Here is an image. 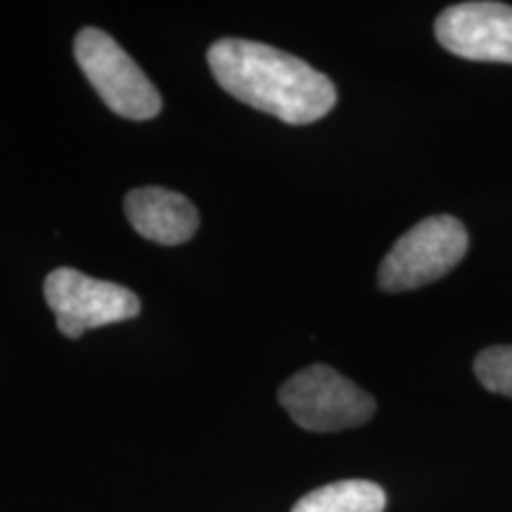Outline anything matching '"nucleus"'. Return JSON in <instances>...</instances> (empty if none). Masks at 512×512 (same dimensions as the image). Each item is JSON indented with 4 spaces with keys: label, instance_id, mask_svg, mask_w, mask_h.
Returning <instances> with one entry per match:
<instances>
[{
    "label": "nucleus",
    "instance_id": "nucleus-1",
    "mask_svg": "<svg viewBox=\"0 0 512 512\" xmlns=\"http://www.w3.org/2000/svg\"><path fill=\"white\" fill-rule=\"evenodd\" d=\"M207 62L223 91L292 126L323 119L337 105V88L309 62L247 38H221Z\"/></svg>",
    "mask_w": 512,
    "mask_h": 512
},
{
    "label": "nucleus",
    "instance_id": "nucleus-2",
    "mask_svg": "<svg viewBox=\"0 0 512 512\" xmlns=\"http://www.w3.org/2000/svg\"><path fill=\"white\" fill-rule=\"evenodd\" d=\"M81 72L107 107L131 121L155 119L162 112V95L133 57L102 29L86 27L74 41Z\"/></svg>",
    "mask_w": 512,
    "mask_h": 512
},
{
    "label": "nucleus",
    "instance_id": "nucleus-3",
    "mask_svg": "<svg viewBox=\"0 0 512 512\" xmlns=\"http://www.w3.org/2000/svg\"><path fill=\"white\" fill-rule=\"evenodd\" d=\"M470 238L453 216H430L403 233L384 256L377 283L384 292L418 290L444 278L467 254Z\"/></svg>",
    "mask_w": 512,
    "mask_h": 512
},
{
    "label": "nucleus",
    "instance_id": "nucleus-4",
    "mask_svg": "<svg viewBox=\"0 0 512 512\" xmlns=\"http://www.w3.org/2000/svg\"><path fill=\"white\" fill-rule=\"evenodd\" d=\"M290 418L309 432H342L375 415V399L330 366H309L280 387Z\"/></svg>",
    "mask_w": 512,
    "mask_h": 512
},
{
    "label": "nucleus",
    "instance_id": "nucleus-5",
    "mask_svg": "<svg viewBox=\"0 0 512 512\" xmlns=\"http://www.w3.org/2000/svg\"><path fill=\"white\" fill-rule=\"evenodd\" d=\"M46 302L64 337L79 339L102 325L131 320L140 313V299L128 287L98 280L76 268H55L43 285Z\"/></svg>",
    "mask_w": 512,
    "mask_h": 512
},
{
    "label": "nucleus",
    "instance_id": "nucleus-6",
    "mask_svg": "<svg viewBox=\"0 0 512 512\" xmlns=\"http://www.w3.org/2000/svg\"><path fill=\"white\" fill-rule=\"evenodd\" d=\"M448 53L475 62L512 64V8L503 3H458L434 24Z\"/></svg>",
    "mask_w": 512,
    "mask_h": 512
},
{
    "label": "nucleus",
    "instance_id": "nucleus-7",
    "mask_svg": "<svg viewBox=\"0 0 512 512\" xmlns=\"http://www.w3.org/2000/svg\"><path fill=\"white\" fill-rule=\"evenodd\" d=\"M124 209L133 230L157 245H183L200 228V214L195 204L174 190H131L124 200Z\"/></svg>",
    "mask_w": 512,
    "mask_h": 512
},
{
    "label": "nucleus",
    "instance_id": "nucleus-8",
    "mask_svg": "<svg viewBox=\"0 0 512 512\" xmlns=\"http://www.w3.org/2000/svg\"><path fill=\"white\" fill-rule=\"evenodd\" d=\"M387 494L366 479H344L311 491L294 503L292 512H384Z\"/></svg>",
    "mask_w": 512,
    "mask_h": 512
},
{
    "label": "nucleus",
    "instance_id": "nucleus-9",
    "mask_svg": "<svg viewBox=\"0 0 512 512\" xmlns=\"http://www.w3.org/2000/svg\"><path fill=\"white\" fill-rule=\"evenodd\" d=\"M475 375L489 392L512 399V347H489L477 356Z\"/></svg>",
    "mask_w": 512,
    "mask_h": 512
}]
</instances>
